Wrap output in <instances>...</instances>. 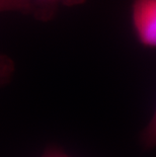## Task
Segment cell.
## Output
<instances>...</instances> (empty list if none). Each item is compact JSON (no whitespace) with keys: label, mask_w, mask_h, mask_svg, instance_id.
I'll return each instance as SVG.
<instances>
[{"label":"cell","mask_w":156,"mask_h":157,"mask_svg":"<svg viewBox=\"0 0 156 157\" xmlns=\"http://www.w3.org/2000/svg\"><path fill=\"white\" fill-rule=\"evenodd\" d=\"M42 157H70L58 147H49L43 153Z\"/></svg>","instance_id":"6"},{"label":"cell","mask_w":156,"mask_h":157,"mask_svg":"<svg viewBox=\"0 0 156 157\" xmlns=\"http://www.w3.org/2000/svg\"><path fill=\"white\" fill-rule=\"evenodd\" d=\"M131 21L136 38L147 48H156V0H132Z\"/></svg>","instance_id":"1"},{"label":"cell","mask_w":156,"mask_h":157,"mask_svg":"<svg viewBox=\"0 0 156 157\" xmlns=\"http://www.w3.org/2000/svg\"><path fill=\"white\" fill-rule=\"evenodd\" d=\"M15 73V63L9 56L0 54V87L7 85Z\"/></svg>","instance_id":"4"},{"label":"cell","mask_w":156,"mask_h":157,"mask_svg":"<svg viewBox=\"0 0 156 157\" xmlns=\"http://www.w3.org/2000/svg\"><path fill=\"white\" fill-rule=\"evenodd\" d=\"M85 2L86 0H29V15L38 21L49 22L57 16L62 7H74Z\"/></svg>","instance_id":"2"},{"label":"cell","mask_w":156,"mask_h":157,"mask_svg":"<svg viewBox=\"0 0 156 157\" xmlns=\"http://www.w3.org/2000/svg\"><path fill=\"white\" fill-rule=\"evenodd\" d=\"M139 142L144 150L156 148V109L147 126L140 133Z\"/></svg>","instance_id":"3"},{"label":"cell","mask_w":156,"mask_h":157,"mask_svg":"<svg viewBox=\"0 0 156 157\" xmlns=\"http://www.w3.org/2000/svg\"><path fill=\"white\" fill-rule=\"evenodd\" d=\"M0 12H19L29 15V0H0Z\"/></svg>","instance_id":"5"}]
</instances>
